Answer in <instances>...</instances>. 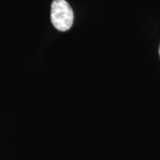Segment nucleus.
I'll list each match as a JSON object with an SVG mask.
<instances>
[{"mask_svg":"<svg viewBox=\"0 0 160 160\" xmlns=\"http://www.w3.org/2000/svg\"><path fill=\"white\" fill-rule=\"evenodd\" d=\"M74 21V13L69 3L65 0H53L51 6V22L60 31L69 30Z\"/></svg>","mask_w":160,"mask_h":160,"instance_id":"1","label":"nucleus"},{"mask_svg":"<svg viewBox=\"0 0 160 160\" xmlns=\"http://www.w3.org/2000/svg\"><path fill=\"white\" fill-rule=\"evenodd\" d=\"M158 52H159V56H160V46H159V50H158Z\"/></svg>","mask_w":160,"mask_h":160,"instance_id":"2","label":"nucleus"}]
</instances>
